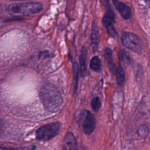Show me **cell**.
I'll use <instances>...</instances> for the list:
<instances>
[{
    "label": "cell",
    "mask_w": 150,
    "mask_h": 150,
    "mask_svg": "<svg viewBox=\"0 0 150 150\" xmlns=\"http://www.w3.org/2000/svg\"><path fill=\"white\" fill-rule=\"evenodd\" d=\"M63 150H78L77 142L71 132H67L63 141Z\"/></svg>",
    "instance_id": "obj_8"
},
{
    "label": "cell",
    "mask_w": 150,
    "mask_h": 150,
    "mask_svg": "<svg viewBox=\"0 0 150 150\" xmlns=\"http://www.w3.org/2000/svg\"><path fill=\"white\" fill-rule=\"evenodd\" d=\"M99 32L97 26V22L94 21L92 25L91 28V45L93 49V51L96 52L98 46L99 44Z\"/></svg>",
    "instance_id": "obj_9"
},
{
    "label": "cell",
    "mask_w": 150,
    "mask_h": 150,
    "mask_svg": "<svg viewBox=\"0 0 150 150\" xmlns=\"http://www.w3.org/2000/svg\"><path fill=\"white\" fill-rule=\"evenodd\" d=\"M122 45L128 49L138 54L142 52V43L139 38L135 33L130 32H124L121 36Z\"/></svg>",
    "instance_id": "obj_3"
},
{
    "label": "cell",
    "mask_w": 150,
    "mask_h": 150,
    "mask_svg": "<svg viewBox=\"0 0 150 150\" xmlns=\"http://www.w3.org/2000/svg\"><path fill=\"white\" fill-rule=\"evenodd\" d=\"M96 122L94 115L88 110H84L82 114V129L87 135L91 134L95 129Z\"/></svg>",
    "instance_id": "obj_6"
},
{
    "label": "cell",
    "mask_w": 150,
    "mask_h": 150,
    "mask_svg": "<svg viewBox=\"0 0 150 150\" xmlns=\"http://www.w3.org/2000/svg\"><path fill=\"white\" fill-rule=\"evenodd\" d=\"M115 74L117 84L118 86H122L125 82V73H124V69L120 64H119V66L116 69V71Z\"/></svg>",
    "instance_id": "obj_12"
},
{
    "label": "cell",
    "mask_w": 150,
    "mask_h": 150,
    "mask_svg": "<svg viewBox=\"0 0 150 150\" xmlns=\"http://www.w3.org/2000/svg\"><path fill=\"white\" fill-rule=\"evenodd\" d=\"M114 21L115 15L114 11L111 9H108L103 17L102 22L108 33L113 38H115L118 35L117 32L114 26Z\"/></svg>",
    "instance_id": "obj_5"
},
{
    "label": "cell",
    "mask_w": 150,
    "mask_h": 150,
    "mask_svg": "<svg viewBox=\"0 0 150 150\" xmlns=\"http://www.w3.org/2000/svg\"><path fill=\"white\" fill-rule=\"evenodd\" d=\"M118 56H119V58L121 60L125 62H127L128 63H131V59L129 57V56L124 50L120 51Z\"/></svg>",
    "instance_id": "obj_16"
},
{
    "label": "cell",
    "mask_w": 150,
    "mask_h": 150,
    "mask_svg": "<svg viewBox=\"0 0 150 150\" xmlns=\"http://www.w3.org/2000/svg\"><path fill=\"white\" fill-rule=\"evenodd\" d=\"M61 124L54 122L46 124L38 128L36 132V137L41 141H48L56 137L60 132Z\"/></svg>",
    "instance_id": "obj_4"
},
{
    "label": "cell",
    "mask_w": 150,
    "mask_h": 150,
    "mask_svg": "<svg viewBox=\"0 0 150 150\" xmlns=\"http://www.w3.org/2000/svg\"><path fill=\"white\" fill-rule=\"evenodd\" d=\"M42 8V4L39 2H28L10 4L8 7V11L14 16L28 15L39 12Z\"/></svg>",
    "instance_id": "obj_2"
},
{
    "label": "cell",
    "mask_w": 150,
    "mask_h": 150,
    "mask_svg": "<svg viewBox=\"0 0 150 150\" xmlns=\"http://www.w3.org/2000/svg\"><path fill=\"white\" fill-rule=\"evenodd\" d=\"M90 68L95 71H99L101 68V61L98 56H94L90 60Z\"/></svg>",
    "instance_id": "obj_13"
},
{
    "label": "cell",
    "mask_w": 150,
    "mask_h": 150,
    "mask_svg": "<svg viewBox=\"0 0 150 150\" xmlns=\"http://www.w3.org/2000/svg\"><path fill=\"white\" fill-rule=\"evenodd\" d=\"M39 96L43 107L50 112L57 111L63 102L60 93L50 83H45L41 86Z\"/></svg>",
    "instance_id": "obj_1"
},
{
    "label": "cell",
    "mask_w": 150,
    "mask_h": 150,
    "mask_svg": "<svg viewBox=\"0 0 150 150\" xmlns=\"http://www.w3.org/2000/svg\"><path fill=\"white\" fill-rule=\"evenodd\" d=\"M112 4L121 16L124 19H129L131 18L132 12L131 8L128 5L118 0L112 1Z\"/></svg>",
    "instance_id": "obj_7"
},
{
    "label": "cell",
    "mask_w": 150,
    "mask_h": 150,
    "mask_svg": "<svg viewBox=\"0 0 150 150\" xmlns=\"http://www.w3.org/2000/svg\"><path fill=\"white\" fill-rule=\"evenodd\" d=\"M79 60H80V74L82 76H84L86 75V70H87V66H86L87 50L84 47H83L81 49Z\"/></svg>",
    "instance_id": "obj_11"
},
{
    "label": "cell",
    "mask_w": 150,
    "mask_h": 150,
    "mask_svg": "<svg viewBox=\"0 0 150 150\" xmlns=\"http://www.w3.org/2000/svg\"><path fill=\"white\" fill-rule=\"evenodd\" d=\"M73 73L74 74V79L75 81L74 84V90L75 91L77 90V83H78V76H79V67L76 62H74L73 64Z\"/></svg>",
    "instance_id": "obj_15"
},
{
    "label": "cell",
    "mask_w": 150,
    "mask_h": 150,
    "mask_svg": "<svg viewBox=\"0 0 150 150\" xmlns=\"http://www.w3.org/2000/svg\"><path fill=\"white\" fill-rule=\"evenodd\" d=\"M104 56L106 62L108 64V69L111 73L115 74L116 71V68L113 60L112 51L110 47H107L104 49Z\"/></svg>",
    "instance_id": "obj_10"
},
{
    "label": "cell",
    "mask_w": 150,
    "mask_h": 150,
    "mask_svg": "<svg viewBox=\"0 0 150 150\" xmlns=\"http://www.w3.org/2000/svg\"><path fill=\"white\" fill-rule=\"evenodd\" d=\"M91 106L92 109L96 112L100 110L101 106V103L100 98L98 97H95L91 100Z\"/></svg>",
    "instance_id": "obj_14"
}]
</instances>
